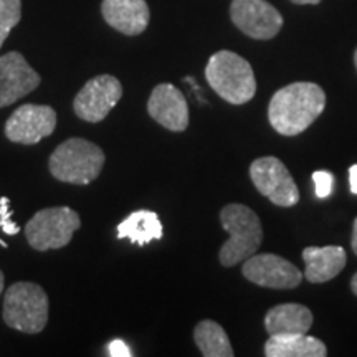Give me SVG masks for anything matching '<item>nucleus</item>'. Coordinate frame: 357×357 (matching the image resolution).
I'll use <instances>...</instances> for the list:
<instances>
[{"label":"nucleus","mask_w":357,"mask_h":357,"mask_svg":"<svg viewBox=\"0 0 357 357\" xmlns=\"http://www.w3.org/2000/svg\"><path fill=\"white\" fill-rule=\"evenodd\" d=\"M326 108V93L316 83L287 84L271 98L268 121L281 136H298L306 131Z\"/></svg>","instance_id":"nucleus-1"},{"label":"nucleus","mask_w":357,"mask_h":357,"mask_svg":"<svg viewBox=\"0 0 357 357\" xmlns=\"http://www.w3.org/2000/svg\"><path fill=\"white\" fill-rule=\"evenodd\" d=\"M205 78L213 91L230 105H245L257 93L252 65L229 50H220L208 58Z\"/></svg>","instance_id":"nucleus-2"},{"label":"nucleus","mask_w":357,"mask_h":357,"mask_svg":"<svg viewBox=\"0 0 357 357\" xmlns=\"http://www.w3.org/2000/svg\"><path fill=\"white\" fill-rule=\"evenodd\" d=\"M220 222L230 238L220 248L223 266H235L248 257L255 255L263 242L260 218L252 208L242 204H229L222 208Z\"/></svg>","instance_id":"nucleus-3"},{"label":"nucleus","mask_w":357,"mask_h":357,"mask_svg":"<svg viewBox=\"0 0 357 357\" xmlns=\"http://www.w3.org/2000/svg\"><path fill=\"white\" fill-rule=\"evenodd\" d=\"M105 160V153L100 146L82 137H71L52 153L50 172L66 184L86 185L100 176Z\"/></svg>","instance_id":"nucleus-4"},{"label":"nucleus","mask_w":357,"mask_h":357,"mask_svg":"<svg viewBox=\"0 0 357 357\" xmlns=\"http://www.w3.org/2000/svg\"><path fill=\"white\" fill-rule=\"evenodd\" d=\"M3 321L26 334H38L48 323V296L42 287L29 281L13 283L3 298Z\"/></svg>","instance_id":"nucleus-5"},{"label":"nucleus","mask_w":357,"mask_h":357,"mask_svg":"<svg viewBox=\"0 0 357 357\" xmlns=\"http://www.w3.org/2000/svg\"><path fill=\"white\" fill-rule=\"evenodd\" d=\"M79 215L70 207L43 208L30 218L25 227V236L30 247L38 252L63 248L79 229Z\"/></svg>","instance_id":"nucleus-6"},{"label":"nucleus","mask_w":357,"mask_h":357,"mask_svg":"<svg viewBox=\"0 0 357 357\" xmlns=\"http://www.w3.org/2000/svg\"><path fill=\"white\" fill-rule=\"evenodd\" d=\"M250 177L253 185L280 207H293L300 202V189L288 167L278 158L266 155L253 160L250 166Z\"/></svg>","instance_id":"nucleus-7"},{"label":"nucleus","mask_w":357,"mask_h":357,"mask_svg":"<svg viewBox=\"0 0 357 357\" xmlns=\"http://www.w3.org/2000/svg\"><path fill=\"white\" fill-rule=\"evenodd\" d=\"M123 96V86L118 78L100 75L91 78L82 88L73 101V109L86 123H100L118 105Z\"/></svg>","instance_id":"nucleus-8"},{"label":"nucleus","mask_w":357,"mask_h":357,"mask_svg":"<svg viewBox=\"0 0 357 357\" xmlns=\"http://www.w3.org/2000/svg\"><path fill=\"white\" fill-rule=\"evenodd\" d=\"M230 17L235 26L255 40H270L280 33L283 17L266 0H231Z\"/></svg>","instance_id":"nucleus-9"},{"label":"nucleus","mask_w":357,"mask_h":357,"mask_svg":"<svg viewBox=\"0 0 357 357\" xmlns=\"http://www.w3.org/2000/svg\"><path fill=\"white\" fill-rule=\"evenodd\" d=\"M242 273L248 281L263 288L291 289L303 281L300 268L294 266L287 258L273 253H255L248 257L242 266Z\"/></svg>","instance_id":"nucleus-10"},{"label":"nucleus","mask_w":357,"mask_h":357,"mask_svg":"<svg viewBox=\"0 0 357 357\" xmlns=\"http://www.w3.org/2000/svg\"><path fill=\"white\" fill-rule=\"evenodd\" d=\"M56 126V113L50 106L24 105L6 123V136L19 144H37L52 136Z\"/></svg>","instance_id":"nucleus-11"},{"label":"nucleus","mask_w":357,"mask_h":357,"mask_svg":"<svg viewBox=\"0 0 357 357\" xmlns=\"http://www.w3.org/2000/svg\"><path fill=\"white\" fill-rule=\"evenodd\" d=\"M38 84L40 75L22 53L10 52L0 56V108L13 105L32 93Z\"/></svg>","instance_id":"nucleus-12"},{"label":"nucleus","mask_w":357,"mask_h":357,"mask_svg":"<svg viewBox=\"0 0 357 357\" xmlns=\"http://www.w3.org/2000/svg\"><path fill=\"white\" fill-rule=\"evenodd\" d=\"M147 113L169 131L182 132L189 126V106L181 89L171 83L158 84L147 101Z\"/></svg>","instance_id":"nucleus-13"},{"label":"nucleus","mask_w":357,"mask_h":357,"mask_svg":"<svg viewBox=\"0 0 357 357\" xmlns=\"http://www.w3.org/2000/svg\"><path fill=\"white\" fill-rule=\"evenodd\" d=\"M101 13L106 24L129 37L144 32L151 19L146 0H102Z\"/></svg>","instance_id":"nucleus-14"},{"label":"nucleus","mask_w":357,"mask_h":357,"mask_svg":"<svg viewBox=\"0 0 357 357\" xmlns=\"http://www.w3.org/2000/svg\"><path fill=\"white\" fill-rule=\"evenodd\" d=\"M303 260L306 263L305 278L310 283H326L344 270L346 252L337 245L306 247L303 250Z\"/></svg>","instance_id":"nucleus-15"},{"label":"nucleus","mask_w":357,"mask_h":357,"mask_svg":"<svg viewBox=\"0 0 357 357\" xmlns=\"http://www.w3.org/2000/svg\"><path fill=\"white\" fill-rule=\"evenodd\" d=\"M312 326L310 307L298 303L273 306L265 316V329L270 336L276 334H306Z\"/></svg>","instance_id":"nucleus-16"},{"label":"nucleus","mask_w":357,"mask_h":357,"mask_svg":"<svg viewBox=\"0 0 357 357\" xmlns=\"http://www.w3.org/2000/svg\"><path fill=\"white\" fill-rule=\"evenodd\" d=\"M326 344L306 334H276L265 344L266 357H324Z\"/></svg>","instance_id":"nucleus-17"},{"label":"nucleus","mask_w":357,"mask_h":357,"mask_svg":"<svg viewBox=\"0 0 357 357\" xmlns=\"http://www.w3.org/2000/svg\"><path fill=\"white\" fill-rule=\"evenodd\" d=\"M116 231H118L119 240L128 238L131 243L144 247L153 240L162 238V223L155 212L137 211L124 218Z\"/></svg>","instance_id":"nucleus-18"},{"label":"nucleus","mask_w":357,"mask_h":357,"mask_svg":"<svg viewBox=\"0 0 357 357\" xmlns=\"http://www.w3.org/2000/svg\"><path fill=\"white\" fill-rule=\"evenodd\" d=\"M195 344L205 357H231L230 339L225 329L212 319H204L194 329Z\"/></svg>","instance_id":"nucleus-19"},{"label":"nucleus","mask_w":357,"mask_h":357,"mask_svg":"<svg viewBox=\"0 0 357 357\" xmlns=\"http://www.w3.org/2000/svg\"><path fill=\"white\" fill-rule=\"evenodd\" d=\"M22 19L20 0H0V48Z\"/></svg>","instance_id":"nucleus-20"},{"label":"nucleus","mask_w":357,"mask_h":357,"mask_svg":"<svg viewBox=\"0 0 357 357\" xmlns=\"http://www.w3.org/2000/svg\"><path fill=\"white\" fill-rule=\"evenodd\" d=\"M312 181L316 185V195L319 199H326L331 195L334 185V176L328 171H318L312 174Z\"/></svg>","instance_id":"nucleus-21"},{"label":"nucleus","mask_w":357,"mask_h":357,"mask_svg":"<svg viewBox=\"0 0 357 357\" xmlns=\"http://www.w3.org/2000/svg\"><path fill=\"white\" fill-rule=\"evenodd\" d=\"M0 230L8 235H17L20 231V227L12 222L10 202L7 197H0Z\"/></svg>","instance_id":"nucleus-22"},{"label":"nucleus","mask_w":357,"mask_h":357,"mask_svg":"<svg viewBox=\"0 0 357 357\" xmlns=\"http://www.w3.org/2000/svg\"><path fill=\"white\" fill-rule=\"evenodd\" d=\"M108 354L111 357H129L132 356V352L126 344H124V341H121V339H114V341L109 342Z\"/></svg>","instance_id":"nucleus-23"},{"label":"nucleus","mask_w":357,"mask_h":357,"mask_svg":"<svg viewBox=\"0 0 357 357\" xmlns=\"http://www.w3.org/2000/svg\"><path fill=\"white\" fill-rule=\"evenodd\" d=\"M349 184H351V192L357 195V164L351 166L349 169Z\"/></svg>","instance_id":"nucleus-24"},{"label":"nucleus","mask_w":357,"mask_h":357,"mask_svg":"<svg viewBox=\"0 0 357 357\" xmlns=\"http://www.w3.org/2000/svg\"><path fill=\"white\" fill-rule=\"evenodd\" d=\"M351 245H352V252L357 255V217L354 220V229H352V240H351Z\"/></svg>","instance_id":"nucleus-25"},{"label":"nucleus","mask_w":357,"mask_h":357,"mask_svg":"<svg viewBox=\"0 0 357 357\" xmlns=\"http://www.w3.org/2000/svg\"><path fill=\"white\" fill-rule=\"evenodd\" d=\"M296 6H318L321 0H291Z\"/></svg>","instance_id":"nucleus-26"},{"label":"nucleus","mask_w":357,"mask_h":357,"mask_svg":"<svg viewBox=\"0 0 357 357\" xmlns=\"http://www.w3.org/2000/svg\"><path fill=\"white\" fill-rule=\"evenodd\" d=\"M351 288H352V293L357 296V273L352 276V281H351Z\"/></svg>","instance_id":"nucleus-27"},{"label":"nucleus","mask_w":357,"mask_h":357,"mask_svg":"<svg viewBox=\"0 0 357 357\" xmlns=\"http://www.w3.org/2000/svg\"><path fill=\"white\" fill-rule=\"evenodd\" d=\"M3 284H6V278H3V273L0 271V294L3 291Z\"/></svg>","instance_id":"nucleus-28"},{"label":"nucleus","mask_w":357,"mask_h":357,"mask_svg":"<svg viewBox=\"0 0 357 357\" xmlns=\"http://www.w3.org/2000/svg\"><path fill=\"white\" fill-rule=\"evenodd\" d=\"M354 65H356V68H357V48H356V53H354Z\"/></svg>","instance_id":"nucleus-29"}]
</instances>
